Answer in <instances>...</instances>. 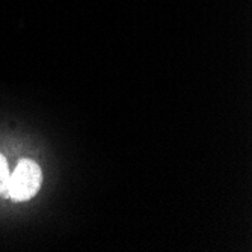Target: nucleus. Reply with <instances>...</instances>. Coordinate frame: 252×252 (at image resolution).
Segmentation results:
<instances>
[{
  "instance_id": "f03ea898",
  "label": "nucleus",
  "mask_w": 252,
  "mask_h": 252,
  "mask_svg": "<svg viewBox=\"0 0 252 252\" xmlns=\"http://www.w3.org/2000/svg\"><path fill=\"white\" fill-rule=\"evenodd\" d=\"M9 166L3 154H0V193H6L9 183Z\"/></svg>"
},
{
  "instance_id": "f257e3e1",
  "label": "nucleus",
  "mask_w": 252,
  "mask_h": 252,
  "mask_svg": "<svg viewBox=\"0 0 252 252\" xmlns=\"http://www.w3.org/2000/svg\"><path fill=\"white\" fill-rule=\"evenodd\" d=\"M42 171L39 165L31 158H21L9 175L6 195L14 201H28L33 198L41 188Z\"/></svg>"
}]
</instances>
